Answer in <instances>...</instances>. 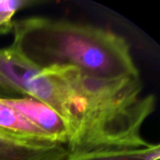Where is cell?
I'll use <instances>...</instances> for the list:
<instances>
[{
  "label": "cell",
  "mask_w": 160,
  "mask_h": 160,
  "mask_svg": "<svg viewBox=\"0 0 160 160\" xmlns=\"http://www.w3.org/2000/svg\"><path fill=\"white\" fill-rule=\"evenodd\" d=\"M52 69L83 102L79 130L68 145L69 153L151 144L142 138V128L155 111L156 98L142 95L140 76L108 79L70 67Z\"/></svg>",
  "instance_id": "cell-2"
},
{
  "label": "cell",
  "mask_w": 160,
  "mask_h": 160,
  "mask_svg": "<svg viewBox=\"0 0 160 160\" xmlns=\"http://www.w3.org/2000/svg\"><path fill=\"white\" fill-rule=\"evenodd\" d=\"M22 97L19 92H17L6 80L0 77V99L6 98H15Z\"/></svg>",
  "instance_id": "cell-8"
},
{
  "label": "cell",
  "mask_w": 160,
  "mask_h": 160,
  "mask_svg": "<svg viewBox=\"0 0 160 160\" xmlns=\"http://www.w3.org/2000/svg\"><path fill=\"white\" fill-rule=\"evenodd\" d=\"M22 114L30 123L45 132L53 142L68 144V130L63 118L51 107L28 97L0 99Z\"/></svg>",
  "instance_id": "cell-4"
},
{
  "label": "cell",
  "mask_w": 160,
  "mask_h": 160,
  "mask_svg": "<svg viewBox=\"0 0 160 160\" xmlns=\"http://www.w3.org/2000/svg\"><path fill=\"white\" fill-rule=\"evenodd\" d=\"M68 156L66 144L21 141L0 133V160H66Z\"/></svg>",
  "instance_id": "cell-5"
},
{
  "label": "cell",
  "mask_w": 160,
  "mask_h": 160,
  "mask_svg": "<svg viewBox=\"0 0 160 160\" xmlns=\"http://www.w3.org/2000/svg\"><path fill=\"white\" fill-rule=\"evenodd\" d=\"M159 144L142 148L98 149L69 153L66 160H159Z\"/></svg>",
  "instance_id": "cell-7"
},
{
  "label": "cell",
  "mask_w": 160,
  "mask_h": 160,
  "mask_svg": "<svg viewBox=\"0 0 160 160\" xmlns=\"http://www.w3.org/2000/svg\"><path fill=\"white\" fill-rule=\"evenodd\" d=\"M0 133L27 142H53L22 114L0 100Z\"/></svg>",
  "instance_id": "cell-6"
},
{
  "label": "cell",
  "mask_w": 160,
  "mask_h": 160,
  "mask_svg": "<svg viewBox=\"0 0 160 160\" xmlns=\"http://www.w3.org/2000/svg\"><path fill=\"white\" fill-rule=\"evenodd\" d=\"M0 77L22 97L53 109L66 123L70 143L79 130L83 102L53 69L38 68L10 45L0 49Z\"/></svg>",
  "instance_id": "cell-3"
},
{
  "label": "cell",
  "mask_w": 160,
  "mask_h": 160,
  "mask_svg": "<svg viewBox=\"0 0 160 160\" xmlns=\"http://www.w3.org/2000/svg\"><path fill=\"white\" fill-rule=\"evenodd\" d=\"M11 45L41 69L70 67L98 78L139 77L129 43L112 30L46 17L13 21Z\"/></svg>",
  "instance_id": "cell-1"
}]
</instances>
